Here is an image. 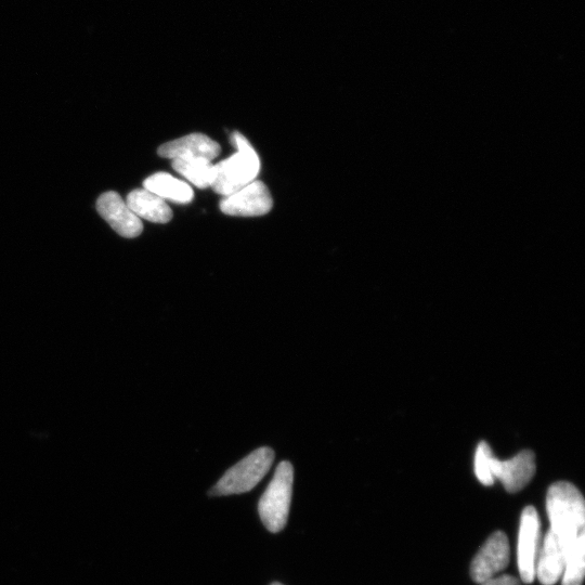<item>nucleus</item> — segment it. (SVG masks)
Segmentation results:
<instances>
[{
	"label": "nucleus",
	"instance_id": "nucleus-1",
	"mask_svg": "<svg viewBox=\"0 0 585 585\" xmlns=\"http://www.w3.org/2000/svg\"><path fill=\"white\" fill-rule=\"evenodd\" d=\"M551 531L571 548L580 536L584 535L585 505L577 487L558 481L549 489L546 496Z\"/></svg>",
	"mask_w": 585,
	"mask_h": 585
},
{
	"label": "nucleus",
	"instance_id": "nucleus-2",
	"mask_svg": "<svg viewBox=\"0 0 585 585\" xmlns=\"http://www.w3.org/2000/svg\"><path fill=\"white\" fill-rule=\"evenodd\" d=\"M233 145L238 152L231 158L215 165L213 189L216 193L229 197L250 185L260 171V161L250 142L240 133H233Z\"/></svg>",
	"mask_w": 585,
	"mask_h": 585
},
{
	"label": "nucleus",
	"instance_id": "nucleus-3",
	"mask_svg": "<svg viewBox=\"0 0 585 585\" xmlns=\"http://www.w3.org/2000/svg\"><path fill=\"white\" fill-rule=\"evenodd\" d=\"M294 483L293 465L281 462L267 490L258 503V513L265 527L272 533L284 529L290 514Z\"/></svg>",
	"mask_w": 585,
	"mask_h": 585
},
{
	"label": "nucleus",
	"instance_id": "nucleus-4",
	"mask_svg": "<svg viewBox=\"0 0 585 585\" xmlns=\"http://www.w3.org/2000/svg\"><path fill=\"white\" fill-rule=\"evenodd\" d=\"M275 461V451L262 447L230 468L212 489V496H231L253 490L267 475Z\"/></svg>",
	"mask_w": 585,
	"mask_h": 585
},
{
	"label": "nucleus",
	"instance_id": "nucleus-5",
	"mask_svg": "<svg viewBox=\"0 0 585 585\" xmlns=\"http://www.w3.org/2000/svg\"><path fill=\"white\" fill-rule=\"evenodd\" d=\"M540 541V519L537 510L528 506L520 517L517 563L520 579L530 584L535 581L538 546Z\"/></svg>",
	"mask_w": 585,
	"mask_h": 585
},
{
	"label": "nucleus",
	"instance_id": "nucleus-6",
	"mask_svg": "<svg viewBox=\"0 0 585 585\" xmlns=\"http://www.w3.org/2000/svg\"><path fill=\"white\" fill-rule=\"evenodd\" d=\"M509 539L502 531L494 532L475 556L471 576L476 583H484L503 571L510 564Z\"/></svg>",
	"mask_w": 585,
	"mask_h": 585
},
{
	"label": "nucleus",
	"instance_id": "nucleus-7",
	"mask_svg": "<svg viewBox=\"0 0 585 585\" xmlns=\"http://www.w3.org/2000/svg\"><path fill=\"white\" fill-rule=\"evenodd\" d=\"M272 206L273 201L267 186L258 180L220 202L221 212L239 217L263 216L271 211Z\"/></svg>",
	"mask_w": 585,
	"mask_h": 585
},
{
	"label": "nucleus",
	"instance_id": "nucleus-8",
	"mask_svg": "<svg viewBox=\"0 0 585 585\" xmlns=\"http://www.w3.org/2000/svg\"><path fill=\"white\" fill-rule=\"evenodd\" d=\"M536 455L530 450L519 452L511 460L501 461L492 457L490 472L498 478L505 490L510 493L524 489L536 474Z\"/></svg>",
	"mask_w": 585,
	"mask_h": 585
},
{
	"label": "nucleus",
	"instance_id": "nucleus-9",
	"mask_svg": "<svg viewBox=\"0 0 585 585\" xmlns=\"http://www.w3.org/2000/svg\"><path fill=\"white\" fill-rule=\"evenodd\" d=\"M97 211L124 238H137L142 233L141 219L130 210L119 193L110 191L100 195Z\"/></svg>",
	"mask_w": 585,
	"mask_h": 585
},
{
	"label": "nucleus",
	"instance_id": "nucleus-10",
	"mask_svg": "<svg viewBox=\"0 0 585 585\" xmlns=\"http://www.w3.org/2000/svg\"><path fill=\"white\" fill-rule=\"evenodd\" d=\"M220 146L202 134H191L159 148V155L172 160H204L212 162L220 154Z\"/></svg>",
	"mask_w": 585,
	"mask_h": 585
},
{
	"label": "nucleus",
	"instance_id": "nucleus-11",
	"mask_svg": "<svg viewBox=\"0 0 585 585\" xmlns=\"http://www.w3.org/2000/svg\"><path fill=\"white\" fill-rule=\"evenodd\" d=\"M571 548L553 531L549 530L546 533L536 569V577L543 585H554L563 577L566 559Z\"/></svg>",
	"mask_w": 585,
	"mask_h": 585
},
{
	"label": "nucleus",
	"instance_id": "nucleus-12",
	"mask_svg": "<svg viewBox=\"0 0 585 585\" xmlns=\"http://www.w3.org/2000/svg\"><path fill=\"white\" fill-rule=\"evenodd\" d=\"M126 204L140 219H146L155 224H167L173 218V211L169 205L147 189H137L130 192Z\"/></svg>",
	"mask_w": 585,
	"mask_h": 585
},
{
	"label": "nucleus",
	"instance_id": "nucleus-13",
	"mask_svg": "<svg viewBox=\"0 0 585 585\" xmlns=\"http://www.w3.org/2000/svg\"><path fill=\"white\" fill-rule=\"evenodd\" d=\"M143 187L159 195L163 200L181 204H187L193 200V190L187 182L167 173H158L150 176L143 182Z\"/></svg>",
	"mask_w": 585,
	"mask_h": 585
},
{
	"label": "nucleus",
	"instance_id": "nucleus-14",
	"mask_svg": "<svg viewBox=\"0 0 585 585\" xmlns=\"http://www.w3.org/2000/svg\"><path fill=\"white\" fill-rule=\"evenodd\" d=\"M175 171L200 189L212 187L215 179V165L204 160H173Z\"/></svg>",
	"mask_w": 585,
	"mask_h": 585
},
{
	"label": "nucleus",
	"instance_id": "nucleus-15",
	"mask_svg": "<svg viewBox=\"0 0 585 585\" xmlns=\"http://www.w3.org/2000/svg\"><path fill=\"white\" fill-rule=\"evenodd\" d=\"M585 533L570 549L563 574L562 585H582L584 580Z\"/></svg>",
	"mask_w": 585,
	"mask_h": 585
},
{
	"label": "nucleus",
	"instance_id": "nucleus-16",
	"mask_svg": "<svg viewBox=\"0 0 585 585\" xmlns=\"http://www.w3.org/2000/svg\"><path fill=\"white\" fill-rule=\"evenodd\" d=\"M493 457L490 446L485 441H481L475 453V475L481 484L492 486L494 478L490 472V462Z\"/></svg>",
	"mask_w": 585,
	"mask_h": 585
},
{
	"label": "nucleus",
	"instance_id": "nucleus-17",
	"mask_svg": "<svg viewBox=\"0 0 585 585\" xmlns=\"http://www.w3.org/2000/svg\"><path fill=\"white\" fill-rule=\"evenodd\" d=\"M481 585H522L520 581L513 576L494 577Z\"/></svg>",
	"mask_w": 585,
	"mask_h": 585
},
{
	"label": "nucleus",
	"instance_id": "nucleus-18",
	"mask_svg": "<svg viewBox=\"0 0 585 585\" xmlns=\"http://www.w3.org/2000/svg\"><path fill=\"white\" fill-rule=\"evenodd\" d=\"M271 585H282V584L281 583H278V582H275V583H272Z\"/></svg>",
	"mask_w": 585,
	"mask_h": 585
}]
</instances>
